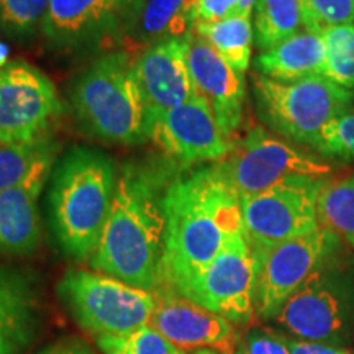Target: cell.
<instances>
[{
  "label": "cell",
  "instance_id": "9",
  "mask_svg": "<svg viewBox=\"0 0 354 354\" xmlns=\"http://www.w3.org/2000/svg\"><path fill=\"white\" fill-rule=\"evenodd\" d=\"M339 238L328 228L286 241L269 250H253L256 263L254 308L263 320H276L292 295L326 266Z\"/></svg>",
  "mask_w": 354,
  "mask_h": 354
},
{
  "label": "cell",
  "instance_id": "33",
  "mask_svg": "<svg viewBox=\"0 0 354 354\" xmlns=\"http://www.w3.org/2000/svg\"><path fill=\"white\" fill-rule=\"evenodd\" d=\"M290 354H353L344 346H335V344H325L317 342H305V339H289Z\"/></svg>",
  "mask_w": 354,
  "mask_h": 354
},
{
  "label": "cell",
  "instance_id": "11",
  "mask_svg": "<svg viewBox=\"0 0 354 354\" xmlns=\"http://www.w3.org/2000/svg\"><path fill=\"white\" fill-rule=\"evenodd\" d=\"M63 104L50 77L26 61L0 66V141L51 138Z\"/></svg>",
  "mask_w": 354,
  "mask_h": 354
},
{
  "label": "cell",
  "instance_id": "5",
  "mask_svg": "<svg viewBox=\"0 0 354 354\" xmlns=\"http://www.w3.org/2000/svg\"><path fill=\"white\" fill-rule=\"evenodd\" d=\"M256 109L266 125L284 138L312 148L323 127L353 107L354 92L326 76L281 82L253 74Z\"/></svg>",
  "mask_w": 354,
  "mask_h": 354
},
{
  "label": "cell",
  "instance_id": "30",
  "mask_svg": "<svg viewBox=\"0 0 354 354\" xmlns=\"http://www.w3.org/2000/svg\"><path fill=\"white\" fill-rule=\"evenodd\" d=\"M307 32L320 35L335 25L354 24V0H299Z\"/></svg>",
  "mask_w": 354,
  "mask_h": 354
},
{
  "label": "cell",
  "instance_id": "12",
  "mask_svg": "<svg viewBox=\"0 0 354 354\" xmlns=\"http://www.w3.org/2000/svg\"><path fill=\"white\" fill-rule=\"evenodd\" d=\"M254 287V254L241 232L228 238L209 268L183 295L234 325H250L256 315Z\"/></svg>",
  "mask_w": 354,
  "mask_h": 354
},
{
  "label": "cell",
  "instance_id": "25",
  "mask_svg": "<svg viewBox=\"0 0 354 354\" xmlns=\"http://www.w3.org/2000/svg\"><path fill=\"white\" fill-rule=\"evenodd\" d=\"M304 26L299 0H258L254 6V41L269 51L299 33Z\"/></svg>",
  "mask_w": 354,
  "mask_h": 354
},
{
  "label": "cell",
  "instance_id": "35",
  "mask_svg": "<svg viewBox=\"0 0 354 354\" xmlns=\"http://www.w3.org/2000/svg\"><path fill=\"white\" fill-rule=\"evenodd\" d=\"M256 2H258V0H240V2H238V8H236V13H234V15L251 17V12H253Z\"/></svg>",
  "mask_w": 354,
  "mask_h": 354
},
{
  "label": "cell",
  "instance_id": "21",
  "mask_svg": "<svg viewBox=\"0 0 354 354\" xmlns=\"http://www.w3.org/2000/svg\"><path fill=\"white\" fill-rule=\"evenodd\" d=\"M256 73L281 82H295L325 74V46L322 37L299 32L294 37L263 51L254 61Z\"/></svg>",
  "mask_w": 354,
  "mask_h": 354
},
{
  "label": "cell",
  "instance_id": "13",
  "mask_svg": "<svg viewBox=\"0 0 354 354\" xmlns=\"http://www.w3.org/2000/svg\"><path fill=\"white\" fill-rule=\"evenodd\" d=\"M136 0H51L41 33L61 51L123 41Z\"/></svg>",
  "mask_w": 354,
  "mask_h": 354
},
{
  "label": "cell",
  "instance_id": "32",
  "mask_svg": "<svg viewBox=\"0 0 354 354\" xmlns=\"http://www.w3.org/2000/svg\"><path fill=\"white\" fill-rule=\"evenodd\" d=\"M240 0H198L197 21H218L236 13Z\"/></svg>",
  "mask_w": 354,
  "mask_h": 354
},
{
  "label": "cell",
  "instance_id": "20",
  "mask_svg": "<svg viewBox=\"0 0 354 354\" xmlns=\"http://www.w3.org/2000/svg\"><path fill=\"white\" fill-rule=\"evenodd\" d=\"M197 15L187 0H136L122 43L141 50L194 32Z\"/></svg>",
  "mask_w": 354,
  "mask_h": 354
},
{
  "label": "cell",
  "instance_id": "36",
  "mask_svg": "<svg viewBox=\"0 0 354 354\" xmlns=\"http://www.w3.org/2000/svg\"><path fill=\"white\" fill-rule=\"evenodd\" d=\"M7 59H8V48H7V44L0 43V66L7 64L8 63Z\"/></svg>",
  "mask_w": 354,
  "mask_h": 354
},
{
  "label": "cell",
  "instance_id": "14",
  "mask_svg": "<svg viewBox=\"0 0 354 354\" xmlns=\"http://www.w3.org/2000/svg\"><path fill=\"white\" fill-rule=\"evenodd\" d=\"M146 133L148 140L185 166L221 161L233 148L209 102L198 94L153 120Z\"/></svg>",
  "mask_w": 354,
  "mask_h": 354
},
{
  "label": "cell",
  "instance_id": "3",
  "mask_svg": "<svg viewBox=\"0 0 354 354\" xmlns=\"http://www.w3.org/2000/svg\"><path fill=\"white\" fill-rule=\"evenodd\" d=\"M51 227L61 250L79 263L91 261L112 209L118 171L99 149L73 148L51 177Z\"/></svg>",
  "mask_w": 354,
  "mask_h": 354
},
{
  "label": "cell",
  "instance_id": "38",
  "mask_svg": "<svg viewBox=\"0 0 354 354\" xmlns=\"http://www.w3.org/2000/svg\"><path fill=\"white\" fill-rule=\"evenodd\" d=\"M192 354H207V349H197V351H194Z\"/></svg>",
  "mask_w": 354,
  "mask_h": 354
},
{
  "label": "cell",
  "instance_id": "29",
  "mask_svg": "<svg viewBox=\"0 0 354 354\" xmlns=\"http://www.w3.org/2000/svg\"><path fill=\"white\" fill-rule=\"evenodd\" d=\"M312 148L326 158L354 161V109L326 123Z\"/></svg>",
  "mask_w": 354,
  "mask_h": 354
},
{
  "label": "cell",
  "instance_id": "24",
  "mask_svg": "<svg viewBox=\"0 0 354 354\" xmlns=\"http://www.w3.org/2000/svg\"><path fill=\"white\" fill-rule=\"evenodd\" d=\"M318 220L320 227L354 250V171L338 179H325L318 192Z\"/></svg>",
  "mask_w": 354,
  "mask_h": 354
},
{
  "label": "cell",
  "instance_id": "15",
  "mask_svg": "<svg viewBox=\"0 0 354 354\" xmlns=\"http://www.w3.org/2000/svg\"><path fill=\"white\" fill-rule=\"evenodd\" d=\"M156 294L151 323L154 330L177 348L214 349L220 354H233L240 333L236 325L218 313L202 307L172 287H161Z\"/></svg>",
  "mask_w": 354,
  "mask_h": 354
},
{
  "label": "cell",
  "instance_id": "8",
  "mask_svg": "<svg viewBox=\"0 0 354 354\" xmlns=\"http://www.w3.org/2000/svg\"><path fill=\"white\" fill-rule=\"evenodd\" d=\"M326 177H290L243 198V233L253 250H269L317 232L318 192Z\"/></svg>",
  "mask_w": 354,
  "mask_h": 354
},
{
  "label": "cell",
  "instance_id": "4",
  "mask_svg": "<svg viewBox=\"0 0 354 354\" xmlns=\"http://www.w3.org/2000/svg\"><path fill=\"white\" fill-rule=\"evenodd\" d=\"M71 102L95 138L123 146L148 140L135 59L125 51L107 53L84 69L71 87Z\"/></svg>",
  "mask_w": 354,
  "mask_h": 354
},
{
  "label": "cell",
  "instance_id": "23",
  "mask_svg": "<svg viewBox=\"0 0 354 354\" xmlns=\"http://www.w3.org/2000/svg\"><path fill=\"white\" fill-rule=\"evenodd\" d=\"M194 33L209 43L234 71L245 76L251 64L254 41L251 17L232 15L218 21H196Z\"/></svg>",
  "mask_w": 354,
  "mask_h": 354
},
{
  "label": "cell",
  "instance_id": "2",
  "mask_svg": "<svg viewBox=\"0 0 354 354\" xmlns=\"http://www.w3.org/2000/svg\"><path fill=\"white\" fill-rule=\"evenodd\" d=\"M165 214V286L184 294L228 238L243 232L241 202L216 167L210 166L172 180Z\"/></svg>",
  "mask_w": 354,
  "mask_h": 354
},
{
  "label": "cell",
  "instance_id": "37",
  "mask_svg": "<svg viewBox=\"0 0 354 354\" xmlns=\"http://www.w3.org/2000/svg\"><path fill=\"white\" fill-rule=\"evenodd\" d=\"M189 2V6L192 7V10L196 12V15H197V3H198V0H187Z\"/></svg>",
  "mask_w": 354,
  "mask_h": 354
},
{
  "label": "cell",
  "instance_id": "22",
  "mask_svg": "<svg viewBox=\"0 0 354 354\" xmlns=\"http://www.w3.org/2000/svg\"><path fill=\"white\" fill-rule=\"evenodd\" d=\"M59 145L53 138L32 143L0 141V192L26 184H46Z\"/></svg>",
  "mask_w": 354,
  "mask_h": 354
},
{
  "label": "cell",
  "instance_id": "17",
  "mask_svg": "<svg viewBox=\"0 0 354 354\" xmlns=\"http://www.w3.org/2000/svg\"><path fill=\"white\" fill-rule=\"evenodd\" d=\"M187 63L197 94L209 102L221 131L232 140L245 113V76L194 32L189 35Z\"/></svg>",
  "mask_w": 354,
  "mask_h": 354
},
{
  "label": "cell",
  "instance_id": "16",
  "mask_svg": "<svg viewBox=\"0 0 354 354\" xmlns=\"http://www.w3.org/2000/svg\"><path fill=\"white\" fill-rule=\"evenodd\" d=\"M187 51L189 37L174 38L145 48L135 59L146 128L162 113L197 95L190 77Z\"/></svg>",
  "mask_w": 354,
  "mask_h": 354
},
{
  "label": "cell",
  "instance_id": "7",
  "mask_svg": "<svg viewBox=\"0 0 354 354\" xmlns=\"http://www.w3.org/2000/svg\"><path fill=\"white\" fill-rule=\"evenodd\" d=\"M216 171L238 198L258 196L290 177H326L331 167L320 158L300 151L263 127H256L225 159Z\"/></svg>",
  "mask_w": 354,
  "mask_h": 354
},
{
  "label": "cell",
  "instance_id": "27",
  "mask_svg": "<svg viewBox=\"0 0 354 354\" xmlns=\"http://www.w3.org/2000/svg\"><path fill=\"white\" fill-rule=\"evenodd\" d=\"M95 342L104 354H187L151 325L122 335L97 336Z\"/></svg>",
  "mask_w": 354,
  "mask_h": 354
},
{
  "label": "cell",
  "instance_id": "10",
  "mask_svg": "<svg viewBox=\"0 0 354 354\" xmlns=\"http://www.w3.org/2000/svg\"><path fill=\"white\" fill-rule=\"evenodd\" d=\"M276 320L305 342L344 346L354 336L353 287L323 266L287 300Z\"/></svg>",
  "mask_w": 354,
  "mask_h": 354
},
{
  "label": "cell",
  "instance_id": "18",
  "mask_svg": "<svg viewBox=\"0 0 354 354\" xmlns=\"http://www.w3.org/2000/svg\"><path fill=\"white\" fill-rule=\"evenodd\" d=\"M39 294L32 276L0 264V354H24L39 326Z\"/></svg>",
  "mask_w": 354,
  "mask_h": 354
},
{
  "label": "cell",
  "instance_id": "39",
  "mask_svg": "<svg viewBox=\"0 0 354 354\" xmlns=\"http://www.w3.org/2000/svg\"><path fill=\"white\" fill-rule=\"evenodd\" d=\"M207 354H220V353H216V351H214V349H207Z\"/></svg>",
  "mask_w": 354,
  "mask_h": 354
},
{
  "label": "cell",
  "instance_id": "28",
  "mask_svg": "<svg viewBox=\"0 0 354 354\" xmlns=\"http://www.w3.org/2000/svg\"><path fill=\"white\" fill-rule=\"evenodd\" d=\"M51 0H0V30L15 39L41 30Z\"/></svg>",
  "mask_w": 354,
  "mask_h": 354
},
{
  "label": "cell",
  "instance_id": "6",
  "mask_svg": "<svg viewBox=\"0 0 354 354\" xmlns=\"http://www.w3.org/2000/svg\"><path fill=\"white\" fill-rule=\"evenodd\" d=\"M57 294L81 328L91 335H122L151 323L156 294L104 272L69 269Z\"/></svg>",
  "mask_w": 354,
  "mask_h": 354
},
{
  "label": "cell",
  "instance_id": "1",
  "mask_svg": "<svg viewBox=\"0 0 354 354\" xmlns=\"http://www.w3.org/2000/svg\"><path fill=\"white\" fill-rule=\"evenodd\" d=\"M177 176L165 162L122 167L107 223L88 261L97 272L149 292L165 286V197Z\"/></svg>",
  "mask_w": 354,
  "mask_h": 354
},
{
  "label": "cell",
  "instance_id": "19",
  "mask_svg": "<svg viewBox=\"0 0 354 354\" xmlns=\"http://www.w3.org/2000/svg\"><path fill=\"white\" fill-rule=\"evenodd\" d=\"M43 184H26L0 192V253L33 254L41 245L38 197Z\"/></svg>",
  "mask_w": 354,
  "mask_h": 354
},
{
  "label": "cell",
  "instance_id": "26",
  "mask_svg": "<svg viewBox=\"0 0 354 354\" xmlns=\"http://www.w3.org/2000/svg\"><path fill=\"white\" fill-rule=\"evenodd\" d=\"M325 46V74L348 91L354 88V24L328 26L320 33Z\"/></svg>",
  "mask_w": 354,
  "mask_h": 354
},
{
  "label": "cell",
  "instance_id": "31",
  "mask_svg": "<svg viewBox=\"0 0 354 354\" xmlns=\"http://www.w3.org/2000/svg\"><path fill=\"white\" fill-rule=\"evenodd\" d=\"M233 354H290V351L284 335L256 326L240 336Z\"/></svg>",
  "mask_w": 354,
  "mask_h": 354
},
{
  "label": "cell",
  "instance_id": "34",
  "mask_svg": "<svg viewBox=\"0 0 354 354\" xmlns=\"http://www.w3.org/2000/svg\"><path fill=\"white\" fill-rule=\"evenodd\" d=\"M39 354H95L86 343L77 338H64L50 344Z\"/></svg>",
  "mask_w": 354,
  "mask_h": 354
}]
</instances>
